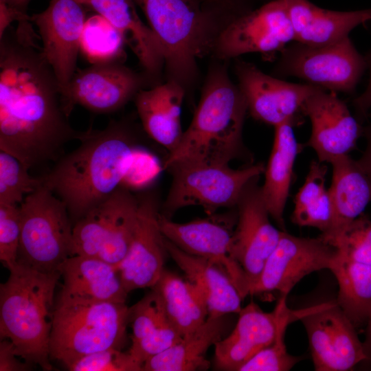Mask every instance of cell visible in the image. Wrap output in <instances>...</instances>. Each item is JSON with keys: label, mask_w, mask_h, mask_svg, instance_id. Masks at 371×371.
I'll return each instance as SVG.
<instances>
[{"label": "cell", "mask_w": 371, "mask_h": 371, "mask_svg": "<svg viewBox=\"0 0 371 371\" xmlns=\"http://www.w3.org/2000/svg\"><path fill=\"white\" fill-rule=\"evenodd\" d=\"M292 23L295 41L323 45L348 37L357 26L371 21V8L338 12L319 8L308 0H283Z\"/></svg>", "instance_id": "603a6c76"}, {"label": "cell", "mask_w": 371, "mask_h": 371, "mask_svg": "<svg viewBox=\"0 0 371 371\" xmlns=\"http://www.w3.org/2000/svg\"><path fill=\"white\" fill-rule=\"evenodd\" d=\"M31 21V16L17 8L0 1V37L13 21Z\"/></svg>", "instance_id": "7bdbcfd3"}, {"label": "cell", "mask_w": 371, "mask_h": 371, "mask_svg": "<svg viewBox=\"0 0 371 371\" xmlns=\"http://www.w3.org/2000/svg\"><path fill=\"white\" fill-rule=\"evenodd\" d=\"M161 46L168 80L186 89L195 80L197 60L212 52L227 24L199 0H134Z\"/></svg>", "instance_id": "5b68a950"}, {"label": "cell", "mask_w": 371, "mask_h": 371, "mask_svg": "<svg viewBox=\"0 0 371 371\" xmlns=\"http://www.w3.org/2000/svg\"><path fill=\"white\" fill-rule=\"evenodd\" d=\"M19 208L18 262L42 273L60 271L72 256L73 223L66 205L42 184Z\"/></svg>", "instance_id": "52a82bcc"}, {"label": "cell", "mask_w": 371, "mask_h": 371, "mask_svg": "<svg viewBox=\"0 0 371 371\" xmlns=\"http://www.w3.org/2000/svg\"><path fill=\"white\" fill-rule=\"evenodd\" d=\"M328 168L313 160L304 183L294 197L292 222L300 227L318 229L321 234L330 231L333 212L329 190L326 186Z\"/></svg>", "instance_id": "4dcf8cb0"}, {"label": "cell", "mask_w": 371, "mask_h": 371, "mask_svg": "<svg viewBox=\"0 0 371 371\" xmlns=\"http://www.w3.org/2000/svg\"><path fill=\"white\" fill-rule=\"evenodd\" d=\"M335 253L336 249L319 236L298 237L283 231L249 295L275 292L287 297L305 276L329 269Z\"/></svg>", "instance_id": "2e32d148"}, {"label": "cell", "mask_w": 371, "mask_h": 371, "mask_svg": "<svg viewBox=\"0 0 371 371\" xmlns=\"http://www.w3.org/2000/svg\"><path fill=\"white\" fill-rule=\"evenodd\" d=\"M363 135L366 137V146L358 161L371 179V125L363 128Z\"/></svg>", "instance_id": "f6af8a7d"}, {"label": "cell", "mask_w": 371, "mask_h": 371, "mask_svg": "<svg viewBox=\"0 0 371 371\" xmlns=\"http://www.w3.org/2000/svg\"><path fill=\"white\" fill-rule=\"evenodd\" d=\"M117 190L74 224L72 256L98 258L115 208Z\"/></svg>", "instance_id": "d6a6232c"}, {"label": "cell", "mask_w": 371, "mask_h": 371, "mask_svg": "<svg viewBox=\"0 0 371 371\" xmlns=\"http://www.w3.org/2000/svg\"><path fill=\"white\" fill-rule=\"evenodd\" d=\"M280 53L276 76L297 77L335 93H354L368 69L366 56L359 53L349 36L323 45L294 41Z\"/></svg>", "instance_id": "9c48e42d"}, {"label": "cell", "mask_w": 371, "mask_h": 371, "mask_svg": "<svg viewBox=\"0 0 371 371\" xmlns=\"http://www.w3.org/2000/svg\"><path fill=\"white\" fill-rule=\"evenodd\" d=\"M286 296H280L273 311H263L250 302L238 313L233 330L214 344L216 370L238 371L242 366L275 340L281 323L291 316L302 317L304 308L292 310Z\"/></svg>", "instance_id": "e0dca14e"}, {"label": "cell", "mask_w": 371, "mask_h": 371, "mask_svg": "<svg viewBox=\"0 0 371 371\" xmlns=\"http://www.w3.org/2000/svg\"><path fill=\"white\" fill-rule=\"evenodd\" d=\"M80 146L41 177L43 185L66 205L73 225L110 196L135 161L137 141L124 122L82 132Z\"/></svg>", "instance_id": "7a4b0ae2"}, {"label": "cell", "mask_w": 371, "mask_h": 371, "mask_svg": "<svg viewBox=\"0 0 371 371\" xmlns=\"http://www.w3.org/2000/svg\"><path fill=\"white\" fill-rule=\"evenodd\" d=\"M106 19L122 34L137 58L143 73L153 85L158 80L164 58L155 34L140 19L134 0H76Z\"/></svg>", "instance_id": "44dd1931"}, {"label": "cell", "mask_w": 371, "mask_h": 371, "mask_svg": "<svg viewBox=\"0 0 371 371\" xmlns=\"http://www.w3.org/2000/svg\"><path fill=\"white\" fill-rule=\"evenodd\" d=\"M330 164L332 182L328 190L333 221L330 231L319 236L322 238L342 231L361 215L371 202V179L358 159L346 155Z\"/></svg>", "instance_id": "484cf974"}, {"label": "cell", "mask_w": 371, "mask_h": 371, "mask_svg": "<svg viewBox=\"0 0 371 371\" xmlns=\"http://www.w3.org/2000/svg\"><path fill=\"white\" fill-rule=\"evenodd\" d=\"M299 316L285 319L280 324L275 340L240 367L238 371H288L300 359L290 355L285 344L286 330L289 324L298 320Z\"/></svg>", "instance_id": "8d00e7d4"}, {"label": "cell", "mask_w": 371, "mask_h": 371, "mask_svg": "<svg viewBox=\"0 0 371 371\" xmlns=\"http://www.w3.org/2000/svg\"><path fill=\"white\" fill-rule=\"evenodd\" d=\"M168 321L162 301L153 289L139 302L129 308V322L132 328L131 342L137 341Z\"/></svg>", "instance_id": "74e56055"}, {"label": "cell", "mask_w": 371, "mask_h": 371, "mask_svg": "<svg viewBox=\"0 0 371 371\" xmlns=\"http://www.w3.org/2000/svg\"><path fill=\"white\" fill-rule=\"evenodd\" d=\"M235 71L251 115L273 127L286 122L301 124L305 102L320 89L282 80L243 60L236 63Z\"/></svg>", "instance_id": "5bb4252c"}, {"label": "cell", "mask_w": 371, "mask_h": 371, "mask_svg": "<svg viewBox=\"0 0 371 371\" xmlns=\"http://www.w3.org/2000/svg\"><path fill=\"white\" fill-rule=\"evenodd\" d=\"M129 308L125 302L93 301L59 295L49 339L50 359L67 367L89 354L122 348Z\"/></svg>", "instance_id": "8992f818"}, {"label": "cell", "mask_w": 371, "mask_h": 371, "mask_svg": "<svg viewBox=\"0 0 371 371\" xmlns=\"http://www.w3.org/2000/svg\"><path fill=\"white\" fill-rule=\"evenodd\" d=\"M30 22H18L0 37V150L28 170L56 159L82 134L68 121L60 85Z\"/></svg>", "instance_id": "6da1fadb"}, {"label": "cell", "mask_w": 371, "mask_h": 371, "mask_svg": "<svg viewBox=\"0 0 371 371\" xmlns=\"http://www.w3.org/2000/svg\"><path fill=\"white\" fill-rule=\"evenodd\" d=\"M185 93L181 84L168 80L141 90L134 98L144 131L168 153L176 148L183 133L181 112Z\"/></svg>", "instance_id": "7402d4cb"}, {"label": "cell", "mask_w": 371, "mask_h": 371, "mask_svg": "<svg viewBox=\"0 0 371 371\" xmlns=\"http://www.w3.org/2000/svg\"><path fill=\"white\" fill-rule=\"evenodd\" d=\"M300 320L317 371H348L366 361L357 328L335 302L307 308Z\"/></svg>", "instance_id": "7c38bea8"}, {"label": "cell", "mask_w": 371, "mask_h": 371, "mask_svg": "<svg viewBox=\"0 0 371 371\" xmlns=\"http://www.w3.org/2000/svg\"><path fill=\"white\" fill-rule=\"evenodd\" d=\"M14 155L0 150V205H19L42 184Z\"/></svg>", "instance_id": "e575fe53"}, {"label": "cell", "mask_w": 371, "mask_h": 371, "mask_svg": "<svg viewBox=\"0 0 371 371\" xmlns=\"http://www.w3.org/2000/svg\"><path fill=\"white\" fill-rule=\"evenodd\" d=\"M20 237L19 205H0V260L8 270L18 264Z\"/></svg>", "instance_id": "ab89813d"}, {"label": "cell", "mask_w": 371, "mask_h": 371, "mask_svg": "<svg viewBox=\"0 0 371 371\" xmlns=\"http://www.w3.org/2000/svg\"><path fill=\"white\" fill-rule=\"evenodd\" d=\"M139 198L127 188L117 190V203L98 258L118 265L126 256L135 234Z\"/></svg>", "instance_id": "1f68e13d"}, {"label": "cell", "mask_w": 371, "mask_h": 371, "mask_svg": "<svg viewBox=\"0 0 371 371\" xmlns=\"http://www.w3.org/2000/svg\"><path fill=\"white\" fill-rule=\"evenodd\" d=\"M291 41H295V33L284 3L273 0L232 19L218 36L212 52L222 60L248 53L281 52Z\"/></svg>", "instance_id": "4fadbf2b"}, {"label": "cell", "mask_w": 371, "mask_h": 371, "mask_svg": "<svg viewBox=\"0 0 371 371\" xmlns=\"http://www.w3.org/2000/svg\"><path fill=\"white\" fill-rule=\"evenodd\" d=\"M183 336L166 321L145 337L131 342L128 352L143 368L150 358L162 353L179 342Z\"/></svg>", "instance_id": "60d3db41"}, {"label": "cell", "mask_w": 371, "mask_h": 371, "mask_svg": "<svg viewBox=\"0 0 371 371\" xmlns=\"http://www.w3.org/2000/svg\"><path fill=\"white\" fill-rule=\"evenodd\" d=\"M21 358L13 343L8 339L0 341V371H25L31 369V363L19 361Z\"/></svg>", "instance_id": "b9f144b4"}, {"label": "cell", "mask_w": 371, "mask_h": 371, "mask_svg": "<svg viewBox=\"0 0 371 371\" xmlns=\"http://www.w3.org/2000/svg\"><path fill=\"white\" fill-rule=\"evenodd\" d=\"M258 177L251 181L236 205L237 221L232 255L247 279L249 291L277 246L282 230L275 227L263 199Z\"/></svg>", "instance_id": "9a60e30c"}, {"label": "cell", "mask_w": 371, "mask_h": 371, "mask_svg": "<svg viewBox=\"0 0 371 371\" xmlns=\"http://www.w3.org/2000/svg\"><path fill=\"white\" fill-rule=\"evenodd\" d=\"M160 296L169 322L183 337L199 328L209 313L201 293L187 279L164 269L151 287Z\"/></svg>", "instance_id": "f1b7e54d"}, {"label": "cell", "mask_w": 371, "mask_h": 371, "mask_svg": "<svg viewBox=\"0 0 371 371\" xmlns=\"http://www.w3.org/2000/svg\"><path fill=\"white\" fill-rule=\"evenodd\" d=\"M303 113L311 124L305 146L315 152L321 163L330 164L349 155L363 135V127L335 92L317 89L305 102Z\"/></svg>", "instance_id": "d6986e66"}, {"label": "cell", "mask_w": 371, "mask_h": 371, "mask_svg": "<svg viewBox=\"0 0 371 371\" xmlns=\"http://www.w3.org/2000/svg\"><path fill=\"white\" fill-rule=\"evenodd\" d=\"M363 346L366 361L371 362V313L366 324V336Z\"/></svg>", "instance_id": "bcb514c9"}, {"label": "cell", "mask_w": 371, "mask_h": 371, "mask_svg": "<svg viewBox=\"0 0 371 371\" xmlns=\"http://www.w3.org/2000/svg\"><path fill=\"white\" fill-rule=\"evenodd\" d=\"M365 56L369 70L368 85L364 92L355 98L352 102L359 119L366 117L368 111L371 108V49Z\"/></svg>", "instance_id": "ee69618b"}, {"label": "cell", "mask_w": 371, "mask_h": 371, "mask_svg": "<svg viewBox=\"0 0 371 371\" xmlns=\"http://www.w3.org/2000/svg\"><path fill=\"white\" fill-rule=\"evenodd\" d=\"M293 122L274 127L271 152L265 168L261 192L270 216L286 231L284 211L291 186L293 166L302 148L295 137Z\"/></svg>", "instance_id": "4316f807"}, {"label": "cell", "mask_w": 371, "mask_h": 371, "mask_svg": "<svg viewBox=\"0 0 371 371\" xmlns=\"http://www.w3.org/2000/svg\"><path fill=\"white\" fill-rule=\"evenodd\" d=\"M125 44L120 32L102 16L86 20L80 51L91 63L122 60Z\"/></svg>", "instance_id": "836d02e7"}, {"label": "cell", "mask_w": 371, "mask_h": 371, "mask_svg": "<svg viewBox=\"0 0 371 371\" xmlns=\"http://www.w3.org/2000/svg\"><path fill=\"white\" fill-rule=\"evenodd\" d=\"M329 270L338 283V306L356 328L366 325L371 313V265L352 260L336 249Z\"/></svg>", "instance_id": "f546056e"}, {"label": "cell", "mask_w": 371, "mask_h": 371, "mask_svg": "<svg viewBox=\"0 0 371 371\" xmlns=\"http://www.w3.org/2000/svg\"><path fill=\"white\" fill-rule=\"evenodd\" d=\"M59 295L93 301L125 302L128 293L116 267L98 258L71 256L60 267Z\"/></svg>", "instance_id": "d4e9b609"}, {"label": "cell", "mask_w": 371, "mask_h": 371, "mask_svg": "<svg viewBox=\"0 0 371 371\" xmlns=\"http://www.w3.org/2000/svg\"><path fill=\"white\" fill-rule=\"evenodd\" d=\"M164 237L184 252L207 259L219 266L232 279L243 300L249 295L246 276L232 255L237 212L186 223L172 221L163 214L159 218Z\"/></svg>", "instance_id": "8fae6325"}, {"label": "cell", "mask_w": 371, "mask_h": 371, "mask_svg": "<svg viewBox=\"0 0 371 371\" xmlns=\"http://www.w3.org/2000/svg\"><path fill=\"white\" fill-rule=\"evenodd\" d=\"M76 0H51L42 12L31 16L42 40V53L57 78L61 92L76 71L86 16Z\"/></svg>", "instance_id": "ac0fdd59"}, {"label": "cell", "mask_w": 371, "mask_h": 371, "mask_svg": "<svg viewBox=\"0 0 371 371\" xmlns=\"http://www.w3.org/2000/svg\"><path fill=\"white\" fill-rule=\"evenodd\" d=\"M0 286V335L24 361L52 370L49 339L60 271L42 273L18 262Z\"/></svg>", "instance_id": "277c9868"}, {"label": "cell", "mask_w": 371, "mask_h": 371, "mask_svg": "<svg viewBox=\"0 0 371 371\" xmlns=\"http://www.w3.org/2000/svg\"><path fill=\"white\" fill-rule=\"evenodd\" d=\"M168 255L201 293L209 316L238 314L243 300L232 279L213 262L184 252L165 238Z\"/></svg>", "instance_id": "cb8c5ba5"}, {"label": "cell", "mask_w": 371, "mask_h": 371, "mask_svg": "<svg viewBox=\"0 0 371 371\" xmlns=\"http://www.w3.org/2000/svg\"><path fill=\"white\" fill-rule=\"evenodd\" d=\"M71 371H142L128 352L109 348L85 355L66 367Z\"/></svg>", "instance_id": "f35d334b"}, {"label": "cell", "mask_w": 371, "mask_h": 371, "mask_svg": "<svg viewBox=\"0 0 371 371\" xmlns=\"http://www.w3.org/2000/svg\"><path fill=\"white\" fill-rule=\"evenodd\" d=\"M265 168L261 163L238 169L214 162L175 164L167 169L172 179L161 214L170 218L188 206H201L209 214L221 207H236L246 186Z\"/></svg>", "instance_id": "ba28073f"}, {"label": "cell", "mask_w": 371, "mask_h": 371, "mask_svg": "<svg viewBox=\"0 0 371 371\" xmlns=\"http://www.w3.org/2000/svg\"><path fill=\"white\" fill-rule=\"evenodd\" d=\"M159 214L160 209L155 196L139 198L133 238L126 256L116 266L128 293L135 289L153 287L164 269L168 254L159 226Z\"/></svg>", "instance_id": "ffe728a7"}, {"label": "cell", "mask_w": 371, "mask_h": 371, "mask_svg": "<svg viewBox=\"0 0 371 371\" xmlns=\"http://www.w3.org/2000/svg\"><path fill=\"white\" fill-rule=\"evenodd\" d=\"M153 86L143 72L135 71L122 60L96 63L76 71L61 92V102L68 117L76 105L95 113H110Z\"/></svg>", "instance_id": "30bf717a"}, {"label": "cell", "mask_w": 371, "mask_h": 371, "mask_svg": "<svg viewBox=\"0 0 371 371\" xmlns=\"http://www.w3.org/2000/svg\"><path fill=\"white\" fill-rule=\"evenodd\" d=\"M30 0H0L7 5L17 8L23 12Z\"/></svg>", "instance_id": "7dc6e473"}, {"label": "cell", "mask_w": 371, "mask_h": 371, "mask_svg": "<svg viewBox=\"0 0 371 371\" xmlns=\"http://www.w3.org/2000/svg\"><path fill=\"white\" fill-rule=\"evenodd\" d=\"M229 315L208 316L196 330L188 334L165 352L148 359L145 371H194L207 370L209 348L228 335L232 326Z\"/></svg>", "instance_id": "83f0119b"}, {"label": "cell", "mask_w": 371, "mask_h": 371, "mask_svg": "<svg viewBox=\"0 0 371 371\" xmlns=\"http://www.w3.org/2000/svg\"><path fill=\"white\" fill-rule=\"evenodd\" d=\"M247 111L245 95L226 68L212 66L192 122L168 153L164 168L183 162L229 164L245 155L243 129Z\"/></svg>", "instance_id": "3957f363"}, {"label": "cell", "mask_w": 371, "mask_h": 371, "mask_svg": "<svg viewBox=\"0 0 371 371\" xmlns=\"http://www.w3.org/2000/svg\"><path fill=\"white\" fill-rule=\"evenodd\" d=\"M322 239L347 258L371 265V219L363 213L338 234Z\"/></svg>", "instance_id": "d590c367"}]
</instances>
